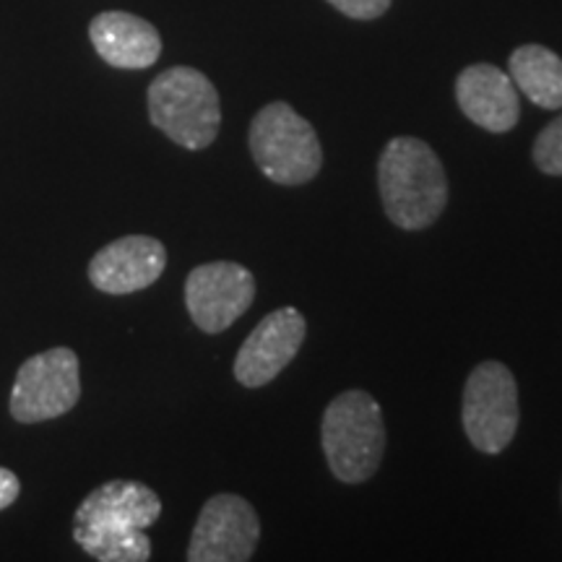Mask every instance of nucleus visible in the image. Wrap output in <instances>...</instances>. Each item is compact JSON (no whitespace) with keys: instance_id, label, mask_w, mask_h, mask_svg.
<instances>
[{"instance_id":"f257e3e1","label":"nucleus","mask_w":562,"mask_h":562,"mask_svg":"<svg viewBox=\"0 0 562 562\" xmlns=\"http://www.w3.org/2000/svg\"><path fill=\"white\" fill-rule=\"evenodd\" d=\"M378 191L389 220L417 232L440 220L448 203V178L440 157L425 140L396 136L378 161Z\"/></svg>"},{"instance_id":"f03ea898","label":"nucleus","mask_w":562,"mask_h":562,"mask_svg":"<svg viewBox=\"0 0 562 562\" xmlns=\"http://www.w3.org/2000/svg\"><path fill=\"white\" fill-rule=\"evenodd\" d=\"M328 469L344 484L368 482L381 469L385 427L381 404L364 391H344L328 404L321 427Z\"/></svg>"},{"instance_id":"7ed1b4c3","label":"nucleus","mask_w":562,"mask_h":562,"mask_svg":"<svg viewBox=\"0 0 562 562\" xmlns=\"http://www.w3.org/2000/svg\"><path fill=\"white\" fill-rule=\"evenodd\" d=\"M149 117L154 128L182 149H209L222 128L220 94L201 70L167 68L149 87Z\"/></svg>"},{"instance_id":"20e7f679","label":"nucleus","mask_w":562,"mask_h":562,"mask_svg":"<svg viewBox=\"0 0 562 562\" xmlns=\"http://www.w3.org/2000/svg\"><path fill=\"white\" fill-rule=\"evenodd\" d=\"M248 146L258 170L277 186H305L323 167L318 133L286 102L266 104L252 117Z\"/></svg>"},{"instance_id":"39448f33","label":"nucleus","mask_w":562,"mask_h":562,"mask_svg":"<svg viewBox=\"0 0 562 562\" xmlns=\"http://www.w3.org/2000/svg\"><path fill=\"white\" fill-rule=\"evenodd\" d=\"M521 406L513 372L503 362L476 364L463 385L461 422L467 438L482 453H503L518 432Z\"/></svg>"},{"instance_id":"423d86ee","label":"nucleus","mask_w":562,"mask_h":562,"mask_svg":"<svg viewBox=\"0 0 562 562\" xmlns=\"http://www.w3.org/2000/svg\"><path fill=\"white\" fill-rule=\"evenodd\" d=\"M81 362L68 347L40 351L21 364L11 391V417L21 425L58 419L79 404Z\"/></svg>"},{"instance_id":"0eeeda50","label":"nucleus","mask_w":562,"mask_h":562,"mask_svg":"<svg viewBox=\"0 0 562 562\" xmlns=\"http://www.w3.org/2000/svg\"><path fill=\"white\" fill-rule=\"evenodd\" d=\"M256 277L235 261L201 263L186 279V307L203 334H222L250 311Z\"/></svg>"},{"instance_id":"6e6552de","label":"nucleus","mask_w":562,"mask_h":562,"mask_svg":"<svg viewBox=\"0 0 562 562\" xmlns=\"http://www.w3.org/2000/svg\"><path fill=\"white\" fill-rule=\"evenodd\" d=\"M261 539V521L240 495L222 492L209 497L195 521L188 560L191 562H245Z\"/></svg>"},{"instance_id":"1a4fd4ad","label":"nucleus","mask_w":562,"mask_h":562,"mask_svg":"<svg viewBox=\"0 0 562 562\" xmlns=\"http://www.w3.org/2000/svg\"><path fill=\"white\" fill-rule=\"evenodd\" d=\"M307 321L297 307H279L252 328L235 357V381L245 389H263L277 381L305 341Z\"/></svg>"},{"instance_id":"9d476101","label":"nucleus","mask_w":562,"mask_h":562,"mask_svg":"<svg viewBox=\"0 0 562 562\" xmlns=\"http://www.w3.org/2000/svg\"><path fill=\"white\" fill-rule=\"evenodd\" d=\"M167 269V248L157 237L128 235L112 240L89 261V281L104 294L146 290Z\"/></svg>"},{"instance_id":"9b49d317","label":"nucleus","mask_w":562,"mask_h":562,"mask_svg":"<svg viewBox=\"0 0 562 562\" xmlns=\"http://www.w3.org/2000/svg\"><path fill=\"white\" fill-rule=\"evenodd\" d=\"M456 102L469 121L490 133H508L521 117V102L510 74L490 63L461 70L456 79Z\"/></svg>"},{"instance_id":"f8f14e48","label":"nucleus","mask_w":562,"mask_h":562,"mask_svg":"<svg viewBox=\"0 0 562 562\" xmlns=\"http://www.w3.org/2000/svg\"><path fill=\"white\" fill-rule=\"evenodd\" d=\"M159 516L161 501L157 492L131 480L104 482L76 508V524L97 529H149Z\"/></svg>"},{"instance_id":"ddd939ff","label":"nucleus","mask_w":562,"mask_h":562,"mask_svg":"<svg viewBox=\"0 0 562 562\" xmlns=\"http://www.w3.org/2000/svg\"><path fill=\"white\" fill-rule=\"evenodd\" d=\"M89 40L97 55L112 68L144 70L161 55L157 26L128 11H104L91 19Z\"/></svg>"},{"instance_id":"4468645a","label":"nucleus","mask_w":562,"mask_h":562,"mask_svg":"<svg viewBox=\"0 0 562 562\" xmlns=\"http://www.w3.org/2000/svg\"><path fill=\"white\" fill-rule=\"evenodd\" d=\"M510 79L542 110H562V58L542 45H524L510 55Z\"/></svg>"},{"instance_id":"2eb2a0df","label":"nucleus","mask_w":562,"mask_h":562,"mask_svg":"<svg viewBox=\"0 0 562 562\" xmlns=\"http://www.w3.org/2000/svg\"><path fill=\"white\" fill-rule=\"evenodd\" d=\"M74 542L100 562H146L151 558V539L146 529H97L76 524Z\"/></svg>"},{"instance_id":"dca6fc26","label":"nucleus","mask_w":562,"mask_h":562,"mask_svg":"<svg viewBox=\"0 0 562 562\" xmlns=\"http://www.w3.org/2000/svg\"><path fill=\"white\" fill-rule=\"evenodd\" d=\"M531 157L539 172L552 175V178H562V115L554 117V121L539 133L537 140H533Z\"/></svg>"},{"instance_id":"f3484780","label":"nucleus","mask_w":562,"mask_h":562,"mask_svg":"<svg viewBox=\"0 0 562 562\" xmlns=\"http://www.w3.org/2000/svg\"><path fill=\"white\" fill-rule=\"evenodd\" d=\"M336 11H341L344 16L370 21L383 16L391 9V0H328Z\"/></svg>"},{"instance_id":"a211bd4d","label":"nucleus","mask_w":562,"mask_h":562,"mask_svg":"<svg viewBox=\"0 0 562 562\" xmlns=\"http://www.w3.org/2000/svg\"><path fill=\"white\" fill-rule=\"evenodd\" d=\"M19 492H21L19 476L13 474L11 469L0 467V510H5V508H9V505L16 503Z\"/></svg>"}]
</instances>
